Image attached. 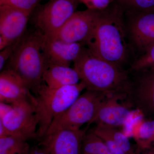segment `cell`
<instances>
[{"mask_svg":"<svg viewBox=\"0 0 154 154\" xmlns=\"http://www.w3.org/2000/svg\"><path fill=\"white\" fill-rule=\"evenodd\" d=\"M84 45L95 55L122 68L131 58L134 60L127 36L124 12L115 2L101 11Z\"/></svg>","mask_w":154,"mask_h":154,"instance_id":"obj_1","label":"cell"},{"mask_svg":"<svg viewBox=\"0 0 154 154\" xmlns=\"http://www.w3.org/2000/svg\"><path fill=\"white\" fill-rule=\"evenodd\" d=\"M74 68L88 91L127 94L130 73L126 70L95 55L84 46L74 61Z\"/></svg>","mask_w":154,"mask_h":154,"instance_id":"obj_2","label":"cell"},{"mask_svg":"<svg viewBox=\"0 0 154 154\" xmlns=\"http://www.w3.org/2000/svg\"><path fill=\"white\" fill-rule=\"evenodd\" d=\"M42 35L37 29L25 32L17 42L4 68L19 76L35 96L42 84V76L47 69L41 48Z\"/></svg>","mask_w":154,"mask_h":154,"instance_id":"obj_3","label":"cell"},{"mask_svg":"<svg viewBox=\"0 0 154 154\" xmlns=\"http://www.w3.org/2000/svg\"><path fill=\"white\" fill-rule=\"evenodd\" d=\"M85 89L82 83L52 88L42 84L35 96V110L38 120L37 139L44 137L51 122L66 110Z\"/></svg>","mask_w":154,"mask_h":154,"instance_id":"obj_4","label":"cell"},{"mask_svg":"<svg viewBox=\"0 0 154 154\" xmlns=\"http://www.w3.org/2000/svg\"><path fill=\"white\" fill-rule=\"evenodd\" d=\"M113 93L86 90L54 119L44 137L58 131L81 129L83 125L92 120L102 103Z\"/></svg>","mask_w":154,"mask_h":154,"instance_id":"obj_5","label":"cell"},{"mask_svg":"<svg viewBox=\"0 0 154 154\" xmlns=\"http://www.w3.org/2000/svg\"><path fill=\"white\" fill-rule=\"evenodd\" d=\"M79 2V0H49L36 9L33 25L44 35L52 36L75 12Z\"/></svg>","mask_w":154,"mask_h":154,"instance_id":"obj_6","label":"cell"},{"mask_svg":"<svg viewBox=\"0 0 154 154\" xmlns=\"http://www.w3.org/2000/svg\"><path fill=\"white\" fill-rule=\"evenodd\" d=\"M124 19L134 60L154 44V12L124 13Z\"/></svg>","mask_w":154,"mask_h":154,"instance_id":"obj_7","label":"cell"},{"mask_svg":"<svg viewBox=\"0 0 154 154\" xmlns=\"http://www.w3.org/2000/svg\"><path fill=\"white\" fill-rule=\"evenodd\" d=\"M127 100L143 115L154 116V67L130 72Z\"/></svg>","mask_w":154,"mask_h":154,"instance_id":"obj_8","label":"cell"},{"mask_svg":"<svg viewBox=\"0 0 154 154\" xmlns=\"http://www.w3.org/2000/svg\"><path fill=\"white\" fill-rule=\"evenodd\" d=\"M12 110L3 119H0L10 135L25 140L37 139L38 120L35 105L28 101H22L12 104Z\"/></svg>","mask_w":154,"mask_h":154,"instance_id":"obj_9","label":"cell"},{"mask_svg":"<svg viewBox=\"0 0 154 154\" xmlns=\"http://www.w3.org/2000/svg\"><path fill=\"white\" fill-rule=\"evenodd\" d=\"M127 94L113 93L99 107L88 125H104L118 128L124 127L133 113L132 106L127 100Z\"/></svg>","mask_w":154,"mask_h":154,"instance_id":"obj_10","label":"cell"},{"mask_svg":"<svg viewBox=\"0 0 154 154\" xmlns=\"http://www.w3.org/2000/svg\"><path fill=\"white\" fill-rule=\"evenodd\" d=\"M101 11L88 8L75 11L57 33L48 36L66 42L84 44L91 35Z\"/></svg>","mask_w":154,"mask_h":154,"instance_id":"obj_11","label":"cell"},{"mask_svg":"<svg viewBox=\"0 0 154 154\" xmlns=\"http://www.w3.org/2000/svg\"><path fill=\"white\" fill-rule=\"evenodd\" d=\"M31 15L11 6L0 5V50L25 34Z\"/></svg>","mask_w":154,"mask_h":154,"instance_id":"obj_12","label":"cell"},{"mask_svg":"<svg viewBox=\"0 0 154 154\" xmlns=\"http://www.w3.org/2000/svg\"><path fill=\"white\" fill-rule=\"evenodd\" d=\"M84 46L82 43L66 42L43 34L42 37L41 50L47 69L54 66H70Z\"/></svg>","mask_w":154,"mask_h":154,"instance_id":"obj_13","label":"cell"},{"mask_svg":"<svg viewBox=\"0 0 154 154\" xmlns=\"http://www.w3.org/2000/svg\"><path fill=\"white\" fill-rule=\"evenodd\" d=\"M87 129L58 131L45 137L41 144L50 154H81L82 143Z\"/></svg>","mask_w":154,"mask_h":154,"instance_id":"obj_14","label":"cell"},{"mask_svg":"<svg viewBox=\"0 0 154 154\" xmlns=\"http://www.w3.org/2000/svg\"><path fill=\"white\" fill-rule=\"evenodd\" d=\"M24 101L36 105V97L24 81L13 71L4 69L0 73V102L14 104Z\"/></svg>","mask_w":154,"mask_h":154,"instance_id":"obj_15","label":"cell"},{"mask_svg":"<svg viewBox=\"0 0 154 154\" xmlns=\"http://www.w3.org/2000/svg\"><path fill=\"white\" fill-rule=\"evenodd\" d=\"M104 142L113 154H133L135 151L128 137L117 128L96 125L90 130Z\"/></svg>","mask_w":154,"mask_h":154,"instance_id":"obj_16","label":"cell"},{"mask_svg":"<svg viewBox=\"0 0 154 154\" xmlns=\"http://www.w3.org/2000/svg\"><path fill=\"white\" fill-rule=\"evenodd\" d=\"M80 78L75 68L65 66H54L45 71L42 81L52 88H57L79 84Z\"/></svg>","mask_w":154,"mask_h":154,"instance_id":"obj_17","label":"cell"},{"mask_svg":"<svg viewBox=\"0 0 154 154\" xmlns=\"http://www.w3.org/2000/svg\"><path fill=\"white\" fill-rule=\"evenodd\" d=\"M27 141L13 136L0 138V154H27L30 149Z\"/></svg>","mask_w":154,"mask_h":154,"instance_id":"obj_18","label":"cell"},{"mask_svg":"<svg viewBox=\"0 0 154 154\" xmlns=\"http://www.w3.org/2000/svg\"><path fill=\"white\" fill-rule=\"evenodd\" d=\"M110 150L104 142L91 131L87 132L83 139L81 154H105Z\"/></svg>","mask_w":154,"mask_h":154,"instance_id":"obj_19","label":"cell"},{"mask_svg":"<svg viewBox=\"0 0 154 154\" xmlns=\"http://www.w3.org/2000/svg\"><path fill=\"white\" fill-rule=\"evenodd\" d=\"M124 13L154 12V0H115Z\"/></svg>","mask_w":154,"mask_h":154,"instance_id":"obj_20","label":"cell"},{"mask_svg":"<svg viewBox=\"0 0 154 154\" xmlns=\"http://www.w3.org/2000/svg\"><path fill=\"white\" fill-rule=\"evenodd\" d=\"M152 67H154V44L144 53L135 59L128 70L130 72H132Z\"/></svg>","mask_w":154,"mask_h":154,"instance_id":"obj_21","label":"cell"},{"mask_svg":"<svg viewBox=\"0 0 154 154\" xmlns=\"http://www.w3.org/2000/svg\"><path fill=\"white\" fill-rule=\"evenodd\" d=\"M40 0H0V5L11 6L32 14Z\"/></svg>","mask_w":154,"mask_h":154,"instance_id":"obj_22","label":"cell"},{"mask_svg":"<svg viewBox=\"0 0 154 154\" xmlns=\"http://www.w3.org/2000/svg\"><path fill=\"white\" fill-rule=\"evenodd\" d=\"M80 2L83 3L88 9L103 10L107 8L115 0H79Z\"/></svg>","mask_w":154,"mask_h":154,"instance_id":"obj_23","label":"cell"},{"mask_svg":"<svg viewBox=\"0 0 154 154\" xmlns=\"http://www.w3.org/2000/svg\"><path fill=\"white\" fill-rule=\"evenodd\" d=\"M17 42L18 41L5 48L4 49L1 50L0 51V71H1L4 69L6 63L11 57L14 48L16 47Z\"/></svg>","mask_w":154,"mask_h":154,"instance_id":"obj_24","label":"cell"},{"mask_svg":"<svg viewBox=\"0 0 154 154\" xmlns=\"http://www.w3.org/2000/svg\"><path fill=\"white\" fill-rule=\"evenodd\" d=\"M12 104L0 102V119H2L13 109Z\"/></svg>","mask_w":154,"mask_h":154,"instance_id":"obj_25","label":"cell"},{"mask_svg":"<svg viewBox=\"0 0 154 154\" xmlns=\"http://www.w3.org/2000/svg\"><path fill=\"white\" fill-rule=\"evenodd\" d=\"M41 146L36 147L33 149H30L27 154H50L48 149L46 147L40 144Z\"/></svg>","mask_w":154,"mask_h":154,"instance_id":"obj_26","label":"cell"},{"mask_svg":"<svg viewBox=\"0 0 154 154\" xmlns=\"http://www.w3.org/2000/svg\"><path fill=\"white\" fill-rule=\"evenodd\" d=\"M133 154H154V146L140 148H138L135 150Z\"/></svg>","mask_w":154,"mask_h":154,"instance_id":"obj_27","label":"cell"},{"mask_svg":"<svg viewBox=\"0 0 154 154\" xmlns=\"http://www.w3.org/2000/svg\"><path fill=\"white\" fill-rule=\"evenodd\" d=\"M10 135L8 131L4 125L3 122L0 121V138L6 137Z\"/></svg>","mask_w":154,"mask_h":154,"instance_id":"obj_28","label":"cell"},{"mask_svg":"<svg viewBox=\"0 0 154 154\" xmlns=\"http://www.w3.org/2000/svg\"><path fill=\"white\" fill-rule=\"evenodd\" d=\"M152 136L151 139V145L154 146V120H152Z\"/></svg>","mask_w":154,"mask_h":154,"instance_id":"obj_29","label":"cell"}]
</instances>
